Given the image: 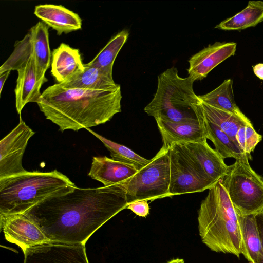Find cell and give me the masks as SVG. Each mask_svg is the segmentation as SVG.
<instances>
[{"mask_svg": "<svg viewBox=\"0 0 263 263\" xmlns=\"http://www.w3.org/2000/svg\"><path fill=\"white\" fill-rule=\"evenodd\" d=\"M253 72L259 79L263 80V63L253 66Z\"/></svg>", "mask_w": 263, "mask_h": 263, "instance_id": "31", "label": "cell"}, {"mask_svg": "<svg viewBox=\"0 0 263 263\" xmlns=\"http://www.w3.org/2000/svg\"><path fill=\"white\" fill-rule=\"evenodd\" d=\"M250 263H254V262H250Z\"/></svg>", "mask_w": 263, "mask_h": 263, "instance_id": "34", "label": "cell"}, {"mask_svg": "<svg viewBox=\"0 0 263 263\" xmlns=\"http://www.w3.org/2000/svg\"><path fill=\"white\" fill-rule=\"evenodd\" d=\"M75 184L57 170L0 178V214H23L45 199L73 190Z\"/></svg>", "mask_w": 263, "mask_h": 263, "instance_id": "4", "label": "cell"}, {"mask_svg": "<svg viewBox=\"0 0 263 263\" xmlns=\"http://www.w3.org/2000/svg\"><path fill=\"white\" fill-rule=\"evenodd\" d=\"M170 181L168 148L162 146L148 164L122 183L128 204L138 200L152 201L170 197Z\"/></svg>", "mask_w": 263, "mask_h": 263, "instance_id": "7", "label": "cell"}, {"mask_svg": "<svg viewBox=\"0 0 263 263\" xmlns=\"http://www.w3.org/2000/svg\"><path fill=\"white\" fill-rule=\"evenodd\" d=\"M198 97L202 102L215 108L241 117L246 116L235 101L231 79L225 80L214 90Z\"/></svg>", "mask_w": 263, "mask_h": 263, "instance_id": "25", "label": "cell"}, {"mask_svg": "<svg viewBox=\"0 0 263 263\" xmlns=\"http://www.w3.org/2000/svg\"><path fill=\"white\" fill-rule=\"evenodd\" d=\"M138 170L134 165L106 156L93 157L88 175L105 186L122 183L132 177Z\"/></svg>", "mask_w": 263, "mask_h": 263, "instance_id": "16", "label": "cell"}, {"mask_svg": "<svg viewBox=\"0 0 263 263\" xmlns=\"http://www.w3.org/2000/svg\"><path fill=\"white\" fill-rule=\"evenodd\" d=\"M200 103L205 117L211 122L218 126L238 144L236 135L239 129L241 127L251 123L248 117L247 116L241 117L215 108L200 100Z\"/></svg>", "mask_w": 263, "mask_h": 263, "instance_id": "23", "label": "cell"}, {"mask_svg": "<svg viewBox=\"0 0 263 263\" xmlns=\"http://www.w3.org/2000/svg\"><path fill=\"white\" fill-rule=\"evenodd\" d=\"M237 44L234 42H216L192 55L189 60V77L201 80L215 67L235 54Z\"/></svg>", "mask_w": 263, "mask_h": 263, "instance_id": "13", "label": "cell"}, {"mask_svg": "<svg viewBox=\"0 0 263 263\" xmlns=\"http://www.w3.org/2000/svg\"><path fill=\"white\" fill-rule=\"evenodd\" d=\"M1 228L6 239L26 249L49 241L40 229L23 214L1 215Z\"/></svg>", "mask_w": 263, "mask_h": 263, "instance_id": "12", "label": "cell"}, {"mask_svg": "<svg viewBox=\"0 0 263 263\" xmlns=\"http://www.w3.org/2000/svg\"><path fill=\"white\" fill-rule=\"evenodd\" d=\"M166 263H184V261L183 259L176 258L170 260Z\"/></svg>", "mask_w": 263, "mask_h": 263, "instance_id": "33", "label": "cell"}, {"mask_svg": "<svg viewBox=\"0 0 263 263\" xmlns=\"http://www.w3.org/2000/svg\"><path fill=\"white\" fill-rule=\"evenodd\" d=\"M87 130L99 139L110 152L112 159L123 163L134 165L138 170L148 164L151 160L144 158L127 147L117 143L97 134L90 128Z\"/></svg>", "mask_w": 263, "mask_h": 263, "instance_id": "27", "label": "cell"}, {"mask_svg": "<svg viewBox=\"0 0 263 263\" xmlns=\"http://www.w3.org/2000/svg\"><path fill=\"white\" fill-rule=\"evenodd\" d=\"M194 81L179 76L173 66L158 76L154 97L144 111L156 119L173 122L198 120L194 104L199 98L193 90Z\"/></svg>", "mask_w": 263, "mask_h": 263, "instance_id": "5", "label": "cell"}, {"mask_svg": "<svg viewBox=\"0 0 263 263\" xmlns=\"http://www.w3.org/2000/svg\"><path fill=\"white\" fill-rule=\"evenodd\" d=\"M238 216L242 242L241 254L249 262L258 263L262 252L255 215Z\"/></svg>", "mask_w": 263, "mask_h": 263, "instance_id": "22", "label": "cell"}, {"mask_svg": "<svg viewBox=\"0 0 263 263\" xmlns=\"http://www.w3.org/2000/svg\"><path fill=\"white\" fill-rule=\"evenodd\" d=\"M67 88L86 90H110L120 86L115 82L112 73L85 64L84 70L66 81L59 83Z\"/></svg>", "mask_w": 263, "mask_h": 263, "instance_id": "20", "label": "cell"}, {"mask_svg": "<svg viewBox=\"0 0 263 263\" xmlns=\"http://www.w3.org/2000/svg\"><path fill=\"white\" fill-rule=\"evenodd\" d=\"M262 21L263 1H249L243 10L222 21L215 28L227 31L241 30L255 27Z\"/></svg>", "mask_w": 263, "mask_h": 263, "instance_id": "24", "label": "cell"}, {"mask_svg": "<svg viewBox=\"0 0 263 263\" xmlns=\"http://www.w3.org/2000/svg\"><path fill=\"white\" fill-rule=\"evenodd\" d=\"M121 86L110 90L67 88L59 83L49 86L36 103L46 118L59 130L78 131L110 121L121 112Z\"/></svg>", "mask_w": 263, "mask_h": 263, "instance_id": "2", "label": "cell"}, {"mask_svg": "<svg viewBox=\"0 0 263 263\" xmlns=\"http://www.w3.org/2000/svg\"><path fill=\"white\" fill-rule=\"evenodd\" d=\"M236 138L240 148L250 156L256 146L262 140V136L255 130L251 123L239 129Z\"/></svg>", "mask_w": 263, "mask_h": 263, "instance_id": "28", "label": "cell"}, {"mask_svg": "<svg viewBox=\"0 0 263 263\" xmlns=\"http://www.w3.org/2000/svg\"><path fill=\"white\" fill-rule=\"evenodd\" d=\"M51 56V72L58 83L67 81L84 70L79 49L67 44L61 43L53 50Z\"/></svg>", "mask_w": 263, "mask_h": 263, "instance_id": "19", "label": "cell"}, {"mask_svg": "<svg viewBox=\"0 0 263 263\" xmlns=\"http://www.w3.org/2000/svg\"><path fill=\"white\" fill-rule=\"evenodd\" d=\"M194 108L197 118L204 128L206 139L213 142L215 149L223 159L233 158L236 160L248 161L250 156L218 126L205 117L200 103V100L194 104Z\"/></svg>", "mask_w": 263, "mask_h": 263, "instance_id": "17", "label": "cell"}, {"mask_svg": "<svg viewBox=\"0 0 263 263\" xmlns=\"http://www.w3.org/2000/svg\"><path fill=\"white\" fill-rule=\"evenodd\" d=\"M197 219L202 242L211 251L240 258L242 242L238 216L220 180L209 189Z\"/></svg>", "mask_w": 263, "mask_h": 263, "instance_id": "3", "label": "cell"}, {"mask_svg": "<svg viewBox=\"0 0 263 263\" xmlns=\"http://www.w3.org/2000/svg\"><path fill=\"white\" fill-rule=\"evenodd\" d=\"M48 28L44 22L39 21L28 32L37 78L43 83L47 81L45 73L51 62Z\"/></svg>", "mask_w": 263, "mask_h": 263, "instance_id": "21", "label": "cell"}, {"mask_svg": "<svg viewBox=\"0 0 263 263\" xmlns=\"http://www.w3.org/2000/svg\"><path fill=\"white\" fill-rule=\"evenodd\" d=\"M220 181L237 214L256 215L263 211V178L248 161L236 160Z\"/></svg>", "mask_w": 263, "mask_h": 263, "instance_id": "6", "label": "cell"}, {"mask_svg": "<svg viewBox=\"0 0 263 263\" xmlns=\"http://www.w3.org/2000/svg\"><path fill=\"white\" fill-rule=\"evenodd\" d=\"M34 134L20 115L17 125L0 141V178L27 171L22 165L23 157Z\"/></svg>", "mask_w": 263, "mask_h": 263, "instance_id": "9", "label": "cell"}, {"mask_svg": "<svg viewBox=\"0 0 263 263\" xmlns=\"http://www.w3.org/2000/svg\"><path fill=\"white\" fill-rule=\"evenodd\" d=\"M11 70H16L18 73L14 93L16 109L21 115L25 106L30 102L36 103L42 94L40 89L43 83L37 78L33 51L30 56L2 68L0 73Z\"/></svg>", "mask_w": 263, "mask_h": 263, "instance_id": "11", "label": "cell"}, {"mask_svg": "<svg viewBox=\"0 0 263 263\" xmlns=\"http://www.w3.org/2000/svg\"><path fill=\"white\" fill-rule=\"evenodd\" d=\"M24 263H89L85 245L48 241L26 249Z\"/></svg>", "mask_w": 263, "mask_h": 263, "instance_id": "10", "label": "cell"}, {"mask_svg": "<svg viewBox=\"0 0 263 263\" xmlns=\"http://www.w3.org/2000/svg\"><path fill=\"white\" fill-rule=\"evenodd\" d=\"M126 209L130 210L137 215L146 217L149 214V206L147 200H141L133 202Z\"/></svg>", "mask_w": 263, "mask_h": 263, "instance_id": "29", "label": "cell"}, {"mask_svg": "<svg viewBox=\"0 0 263 263\" xmlns=\"http://www.w3.org/2000/svg\"><path fill=\"white\" fill-rule=\"evenodd\" d=\"M170 181V197L201 192L212 187L217 182L210 179L187 154L181 144L168 147Z\"/></svg>", "mask_w": 263, "mask_h": 263, "instance_id": "8", "label": "cell"}, {"mask_svg": "<svg viewBox=\"0 0 263 263\" xmlns=\"http://www.w3.org/2000/svg\"><path fill=\"white\" fill-rule=\"evenodd\" d=\"M10 71H7L0 74V94L2 93L4 84L10 74Z\"/></svg>", "mask_w": 263, "mask_h": 263, "instance_id": "32", "label": "cell"}, {"mask_svg": "<svg viewBox=\"0 0 263 263\" xmlns=\"http://www.w3.org/2000/svg\"><path fill=\"white\" fill-rule=\"evenodd\" d=\"M163 146L173 143L202 142L207 140L203 127L198 120L173 122L156 119Z\"/></svg>", "mask_w": 263, "mask_h": 263, "instance_id": "15", "label": "cell"}, {"mask_svg": "<svg viewBox=\"0 0 263 263\" xmlns=\"http://www.w3.org/2000/svg\"><path fill=\"white\" fill-rule=\"evenodd\" d=\"M194 162L211 180L217 182L227 175L229 166L207 141L180 143Z\"/></svg>", "mask_w": 263, "mask_h": 263, "instance_id": "14", "label": "cell"}, {"mask_svg": "<svg viewBox=\"0 0 263 263\" xmlns=\"http://www.w3.org/2000/svg\"><path fill=\"white\" fill-rule=\"evenodd\" d=\"M128 36V30H122L113 36L92 60L87 64L112 73L115 59Z\"/></svg>", "mask_w": 263, "mask_h": 263, "instance_id": "26", "label": "cell"}, {"mask_svg": "<svg viewBox=\"0 0 263 263\" xmlns=\"http://www.w3.org/2000/svg\"><path fill=\"white\" fill-rule=\"evenodd\" d=\"M255 218L260 236L262 252V257L258 263H263V211L256 214Z\"/></svg>", "mask_w": 263, "mask_h": 263, "instance_id": "30", "label": "cell"}, {"mask_svg": "<svg viewBox=\"0 0 263 263\" xmlns=\"http://www.w3.org/2000/svg\"><path fill=\"white\" fill-rule=\"evenodd\" d=\"M34 13L48 27L55 30L59 35L81 28L82 20L79 15L62 5H39L35 7Z\"/></svg>", "mask_w": 263, "mask_h": 263, "instance_id": "18", "label": "cell"}, {"mask_svg": "<svg viewBox=\"0 0 263 263\" xmlns=\"http://www.w3.org/2000/svg\"><path fill=\"white\" fill-rule=\"evenodd\" d=\"M122 183L80 188L48 198L23 214L50 241L85 244L100 227L127 206Z\"/></svg>", "mask_w": 263, "mask_h": 263, "instance_id": "1", "label": "cell"}]
</instances>
